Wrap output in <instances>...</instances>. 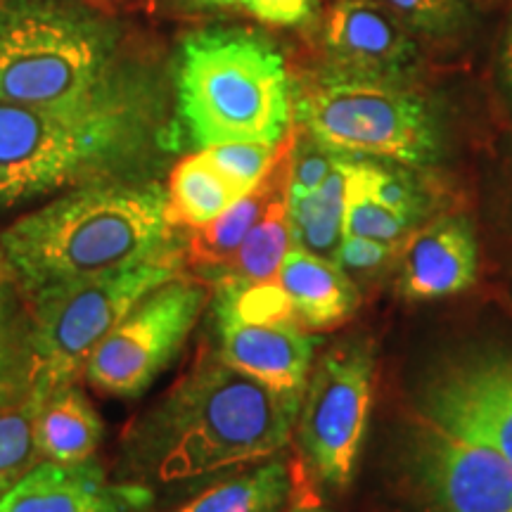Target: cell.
Here are the masks:
<instances>
[{"label": "cell", "instance_id": "14", "mask_svg": "<svg viewBox=\"0 0 512 512\" xmlns=\"http://www.w3.org/2000/svg\"><path fill=\"white\" fill-rule=\"evenodd\" d=\"M150 494L114 486L98 465L38 463L0 496V512H136Z\"/></svg>", "mask_w": 512, "mask_h": 512}, {"label": "cell", "instance_id": "17", "mask_svg": "<svg viewBox=\"0 0 512 512\" xmlns=\"http://www.w3.org/2000/svg\"><path fill=\"white\" fill-rule=\"evenodd\" d=\"M290 297L299 328L330 330L347 323L358 309L361 294L347 271L335 261L292 247L275 273Z\"/></svg>", "mask_w": 512, "mask_h": 512}, {"label": "cell", "instance_id": "31", "mask_svg": "<svg viewBox=\"0 0 512 512\" xmlns=\"http://www.w3.org/2000/svg\"><path fill=\"white\" fill-rule=\"evenodd\" d=\"M501 81H503L505 93H508L512 100V27L508 31V38H505V46L501 53Z\"/></svg>", "mask_w": 512, "mask_h": 512}, {"label": "cell", "instance_id": "7", "mask_svg": "<svg viewBox=\"0 0 512 512\" xmlns=\"http://www.w3.org/2000/svg\"><path fill=\"white\" fill-rule=\"evenodd\" d=\"M183 252L166 245L157 254L119 271L69 280L34 294L31 380L48 389L72 384L98 344L140 299L181 275Z\"/></svg>", "mask_w": 512, "mask_h": 512}, {"label": "cell", "instance_id": "6", "mask_svg": "<svg viewBox=\"0 0 512 512\" xmlns=\"http://www.w3.org/2000/svg\"><path fill=\"white\" fill-rule=\"evenodd\" d=\"M126 110L110 93L74 107L0 102V204L72 183L121 150Z\"/></svg>", "mask_w": 512, "mask_h": 512}, {"label": "cell", "instance_id": "5", "mask_svg": "<svg viewBox=\"0 0 512 512\" xmlns=\"http://www.w3.org/2000/svg\"><path fill=\"white\" fill-rule=\"evenodd\" d=\"M294 114L313 140L337 155L430 166L441 155L434 112L399 81L332 69L294 98Z\"/></svg>", "mask_w": 512, "mask_h": 512}, {"label": "cell", "instance_id": "13", "mask_svg": "<svg viewBox=\"0 0 512 512\" xmlns=\"http://www.w3.org/2000/svg\"><path fill=\"white\" fill-rule=\"evenodd\" d=\"M479 249L463 216H439L403 240L399 292L411 302L453 297L477 283Z\"/></svg>", "mask_w": 512, "mask_h": 512}, {"label": "cell", "instance_id": "20", "mask_svg": "<svg viewBox=\"0 0 512 512\" xmlns=\"http://www.w3.org/2000/svg\"><path fill=\"white\" fill-rule=\"evenodd\" d=\"M238 200L240 195L233 185L214 169L204 152H197L171 171L164 209L166 223L171 228H204Z\"/></svg>", "mask_w": 512, "mask_h": 512}, {"label": "cell", "instance_id": "34", "mask_svg": "<svg viewBox=\"0 0 512 512\" xmlns=\"http://www.w3.org/2000/svg\"><path fill=\"white\" fill-rule=\"evenodd\" d=\"M0 207H3V204H0Z\"/></svg>", "mask_w": 512, "mask_h": 512}, {"label": "cell", "instance_id": "8", "mask_svg": "<svg viewBox=\"0 0 512 512\" xmlns=\"http://www.w3.org/2000/svg\"><path fill=\"white\" fill-rule=\"evenodd\" d=\"M375 389L370 344H337L320 358L299 408V446L318 482L347 489L366 439Z\"/></svg>", "mask_w": 512, "mask_h": 512}, {"label": "cell", "instance_id": "12", "mask_svg": "<svg viewBox=\"0 0 512 512\" xmlns=\"http://www.w3.org/2000/svg\"><path fill=\"white\" fill-rule=\"evenodd\" d=\"M335 69L399 81L420 60L415 34L375 0H335L325 24Z\"/></svg>", "mask_w": 512, "mask_h": 512}, {"label": "cell", "instance_id": "29", "mask_svg": "<svg viewBox=\"0 0 512 512\" xmlns=\"http://www.w3.org/2000/svg\"><path fill=\"white\" fill-rule=\"evenodd\" d=\"M396 249L399 247L384 245V242L356 238V235H344L342 245H339L335 254V264L347 273H375L394 259Z\"/></svg>", "mask_w": 512, "mask_h": 512}, {"label": "cell", "instance_id": "11", "mask_svg": "<svg viewBox=\"0 0 512 512\" xmlns=\"http://www.w3.org/2000/svg\"><path fill=\"white\" fill-rule=\"evenodd\" d=\"M415 465L441 512H512V465L484 441L420 415Z\"/></svg>", "mask_w": 512, "mask_h": 512}, {"label": "cell", "instance_id": "21", "mask_svg": "<svg viewBox=\"0 0 512 512\" xmlns=\"http://www.w3.org/2000/svg\"><path fill=\"white\" fill-rule=\"evenodd\" d=\"M292 247V226L285 195L266 209V214L254 223L235 254L209 280H214L216 290L264 283L275 278Z\"/></svg>", "mask_w": 512, "mask_h": 512}, {"label": "cell", "instance_id": "16", "mask_svg": "<svg viewBox=\"0 0 512 512\" xmlns=\"http://www.w3.org/2000/svg\"><path fill=\"white\" fill-rule=\"evenodd\" d=\"M297 131L290 128L287 136L280 140V152L275 159L273 169L268 171L264 181L245 197H240L233 207H228L216 221L209 226L190 230L188 242H185V264L197 271L204 280H209L219 268L226 264L235 249L242 245L254 223L266 214L275 200L290 195V162L292 147Z\"/></svg>", "mask_w": 512, "mask_h": 512}, {"label": "cell", "instance_id": "4", "mask_svg": "<svg viewBox=\"0 0 512 512\" xmlns=\"http://www.w3.org/2000/svg\"><path fill=\"white\" fill-rule=\"evenodd\" d=\"M117 31L76 0L0 3V102L74 107L98 98Z\"/></svg>", "mask_w": 512, "mask_h": 512}, {"label": "cell", "instance_id": "22", "mask_svg": "<svg viewBox=\"0 0 512 512\" xmlns=\"http://www.w3.org/2000/svg\"><path fill=\"white\" fill-rule=\"evenodd\" d=\"M50 389L29 380V387L0 389V496L38 465L36 420Z\"/></svg>", "mask_w": 512, "mask_h": 512}, {"label": "cell", "instance_id": "3", "mask_svg": "<svg viewBox=\"0 0 512 512\" xmlns=\"http://www.w3.org/2000/svg\"><path fill=\"white\" fill-rule=\"evenodd\" d=\"M178 110L202 150L235 140L278 145L292 124L283 55L245 29L197 31L183 43Z\"/></svg>", "mask_w": 512, "mask_h": 512}, {"label": "cell", "instance_id": "30", "mask_svg": "<svg viewBox=\"0 0 512 512\" xmlns=\"http://www.w3.org/2000/svg\"><path fill=\"white\" fill-rule=\"evenodd\" d=\"M235 3L273 27H299L313 17L318 0H235Z\"/></svg>", "mask_w": 512, "mask_h": 512}, {"label": "cell", "instance_id": "15", "mask_svg": "<svg viewBox=\"0 0 512 512\" xmlns=\"http://www.w3.org/2000/svg\"><path fill=\"white\" fill-rule=\"evenodd\" d=\"M219 358L275 392L304 394L316 339L292 323H240L219 316Z\"/></svg>", "mask_w": 512, "mask_h": 512}, {"label": "cell", "instance_id": "33", "mask_svg": "<svg viewBox=\"0 0 512 512\" xmlns=\"http://www.w3.org/2000/svg\"><path fill=\"white\" fill-rule=\"evenodd\" d=\"M200 5H235V0H195Z\"/></svg>", "mask_w": 512, "mask_h": 512}, {"label": "cell", "instance_id": "32", "mask_svg": "<svg viewBox=\"0 0 512 512\" xmlns=\"http://www.w3.org/2000/svg\"><path fill=\"white\" fill-rule=\"evenodd\" d=\"M290 512H332V510L323 508V505H318L316 501H299Z\"/></svg>", "mask_w": 512, "mask_h": 512}, {"label": "cell", "instance_id": "19", "mask_svg": "<svg viewBox=\"0 0 512 512\" xmlns=\"http://www.w3.org/2000/svg\"><path fill=\"white\" fill-rule=\"evenodd\" d=\"M347 178L349 157H342L320 188L302 197H287L294 247L335 261L337 249L344 240Z\"/></svg>", "mask_w": 512, "mask_h": 512}, {"label": "cell", "instance_id": "25", "mask_svg": "<svg viewBox=\"0 0 512 512\" xmlns=\"http://www.w3.org/2000/svg\"><path fill=\"white\" fill-rule=\"evenodd\" d=\"M202 152L214 164V169L233 185L235 192L245 197L273 169L280 152V143L273 145L259 143V140H235V143L204 147Z\"/></svg>", "mask_w": 512, "mask_h": 512}, {"label": "cell", "instance_id": "27", "mask_svg": "<svg viewBox=\"0 0 512 512\" xmlns=\"http://www.w3.org/2000/svg\"><path fill=\"white\" fill-rule=\"evenodd\" d=\"M363 174H366L368 188L382 204L389 209L399 211V214L408 216L413 223L425 214V197L415 183V178L408 171L389 169V166H380L370 159L361 157Z\"/></svg>", "mask_w": 512, "mask_h": 512}, {"label": "cell", "instance_id": "24", "mask_svg": "<svg viewBox=\"0 0 512 512\" xmlns=\"http://www.w3.org/2000/svg\"><path fill=\"white\" fill-rule=\"evenodd\" d=\"M413 221L399 211L389 209L370 192L361 157H349L347 178V214H344V235L368 238L384 245L399 247L411 235Z\"/></svg>", "mask_w": 512, "mask_h": 512}, {"label": "cell", "instance_id": "9", "mask_svg": "<svg viewBox=\"0 0 512 512\" xmlns=\"http://www.w3.org/2000/svg\"><path fill=\"white\" fill-rule=\"evenodd\" d=\"M207 299V283L183 275L152 290L88 358V384L107 396L143 394L183 349Z\"/></svg>", "mask_w": 512, "mask_h": 512}, {"label": "cell", "instance_id": "26", "mask_svg": "<svg viewBox=\"0 0 512 512\" xmlns=\"http://www.w3.org/2000/svg\"><path fill=\"white\" fill-rule=\"evenodd\" d=\"M406 24L413 34L446 38L456 36L470 24V8L465 0H375Z\"/></svg>", "mask_w": 512, "mask_h": 512}, {"label": "cell", "instance_id": "23", "mask_svg": "<svg viewBox=\"0 0 512 512\" xmlns=\"http://www.w3.org/2000/svg\"><path fill=\"white\" fill-rule=\"evenodd\" d=\"M290 494V470L280 460H271L245 475L209 486L171 512H280Z\"/></svg>", "mask_w": 512, "mask_h": 512}, {"label": "cell", "instance_id": "28", "mask_svg": "<svg viewBox=\"0 0 512 512\" xmlns=\"http://www.w3.org/2000/svg\"><path fill=\"white\" fill-rule=\"evenodd\" d=\"M342 157L347 155H337L320 145L318 140H313L306 131H297L290 162V195L287 197H302L320 188Z\"/></svg>", "mask_w": 512, "mask_h": 512}, {"label": "cell", "instance_id": "1", "mask_svg": "<svg viewBox=\"0 0 512 512\" xmlns=\"http://www.w3.org/2000/svg\"><path fill=\"white\" fill-rule=\"evenodd\" d=\"M302 396L275 392L221 358L200 363L138 420L128 446L162 482L271 458L290 444Z\"/></svg>", "mask_w": 512, "mask_h": 512}, {"label": "cell", "instance_id": "18", "mask_svg": "<svg viewBox=\"0 0 512 512\" xmlns=\"http://www.w3.org/2000/svg\"><path fill=\"white\" fill-rule=\"evenodd\" d=\"M41 458L53 463H86L102 441V420L72 384L46 394L36 420Z\"/></svg>", "mask_w": 512, "mask_h": 512}, {"label": "cell", "instance_id": "10", "mask_svg": "<svg viewBox=\"0 0 512 512\" xmlns=\"http://www.w3.org/2000/svg\"><path fill=\"white\" fill-rule=\"evenodd\" d=\"M420 415L494 446L512 465V356L470 354L437 368L422 387Z\"/></svg>", "mask_w": 512, "mask_h": 512}, {"label": "cell", "instance_id": "2", "mask_svg": "<svg viewBox=\"0 0 512 512\" xmlns=\"http://www.w3.org/2000/svg\"><path fill=\"white\" fill-rule=\"evenodd\" d=\"M166 195L157 185H95L22 216L0 252L31 294L119 271L171 245Z\"/></svg>", "mask_w": 512, "mask_h": 512}]
</instances>
